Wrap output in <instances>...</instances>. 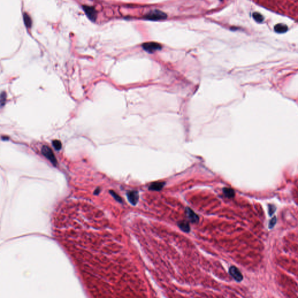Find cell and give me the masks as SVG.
<instances>
[{
  "instance_id": "10",
  "label": "cell",
  "mask_w": 298,
  "mask_h": 298,
  "mask_svg": "<svg viewBox=\"0 0 298 298\" xmlns=\"http://www.w3.org/2000/svg\"><path fill=\"white\" fill-rule=\"evenodd\" d=\"M178 226L180 228V229L183 230L185 232H189L190 231V228L189 224L185 221H182L178 222Z\"/></svg>"
},
{
  "instance_id": "14",
  "label": "cell",
  "mask_w": 298,
  "mask_h": 298,
  "mask_svg": "<svg viewBox=\"0 0 298 298\" xmlns=\"http://www.w3.org/2000/svg\"><path fill=\"white\" fill-rule=\"evenodd\" d=\"M23 18H24V22L26 26L28 27H30V26L31 24V20L30 16L28 15H27V13H24L23 15Z\"/></svg>"
},
{
  "instance_id": "16",
  "label": "cell",
  "mask_w": 298,
  "mask_h": 298,
  "mask_svg": "<svg viewBox=\"0 0 298 298\" xmlns=\"http://www.w3.org/2000/svg\"><path fill=\"white\" fill-rule=\"evenodd\" d=\"M276 217H274L269 221L268 228L269 229H272L275 226V225L276 224Z\"/></svg>"
},
{
  "instance_id": "3",
  "label": "cell",
  "mask_w": 298,
  "mask_h": 298,
  "mask_svg": "<svg viewBox=\"0 0 298 298\" xmlns=\"http://www.w3.org/2000/svg\"><path fill=\"white\" fill-rule=\"evenodd\" d=\"M142 47L144 50L149 53H153L154 52L160 50L162 48L161 45L156 42H147L143 43Z\"/></svg>"
},
{
  "instance_id": "2",
  "label": "cell",
  "mask_w": 298,
  "mask_h": 298,
  "mask_svg": "<svg viewBox=\"0 0 298 298\" xmlns=\"http://www.w3.org/2000/svg\"><path fill=\"white\" fill-rule=\"evenodd\" d=\"M41 152L44 157H45L54 166L57 164L56 158L52 150L47 146H43L41 148Z\"/></svg>"
},
{
  "instance_id": "11",
  "label": "cell",
  "mask_w": 298,
  "mask_h": 298,
  "mask_svg": "<svg viewBox=\"0 0 298 298\" xmlns=\"http://www.w3.org/2000/svg\"><path fill=\"white\" fill-rule=\"evenodd\" d=\"M223 193L225 196L228 198H232L235 196V191L231 188L224 187L223 189Z\"/></svg>"
},
{
  "instance_id": "13",
  "label": "cell",
  "mask_w": 298,
  "mask_h": 298,
  "mask_svg": "<svg viewBox=\"0 0 298 298\" xmlns=\"http://www.w3.org/2000/svg\"><path fill=\"white\" fill-rule=\"evenodd\" d=\"M6 93L5 91L2 92L0 94V107H2L5 105V101H6Z\"/></svg>"
},
{
  "instance_id": "17",
  "label": "cell",
  "mask_w": 298,
  "mask_h": 298,
  "mask_svg": "<svg viewBox=\"0 0 298 298\" xmlns=\"http://www.w3.org/2000/svg\"><path fill=\"white\" fill-rule=\"evenodd\" d=\"M275 207L274 205H268V214L269 215H272L274 212L275 211Z\"/></svg>"
},
{
  "instance_id": "18",
  "label": "cell",
  "mask_w": 298,
  "mask_h": 298,
  "mask_svg": "<svg viewBox=\"0 0 298 298\" xmlns=\"http://www.w3.org/2000/svg\"><path fill=\"white\" fill-rule=\"evenodd\" d=\"M111 193L112 195L113 196V197H114V198H115L117 201H120V202H121V201H122V199H121V198H120V197L118 194H116L115 192H113V191H111Z\"/></svg>"
},
{
  "instance_id": "12",
  "label": "cell",
  "mask_w": 298,
  "mask_h": 298,
  "mask_svg": "<svg viewBox=\"0 0 298 298\" xmlns=\"http://www.w3.org/2000/svg\"><path fill=\"white\" fill-rule=\"evenodd\" d=\"M253 18L254 19V20H255L256 22H259V23L262 22L263 21V20H264V17H263V16H262L261 14H260V13H258V12H254V13H253Z\"/></svg>"
},
{
  "instance_id": "9",
  "label": "cell",
  "mask_w": 298,
  "mask_h": 298,
  "mask_svg": "<svg viewBox=\"0 0 298 298\" xmlns=\"http://www.w3.org/2000/svg\"><path fill=\"white\" fill-rule=\"evenodd\" d=\"M165 182H157L151 183L149 186V189L152 190H160L164 186Z\"/></svg>"
},
{
  "instance_id": "5",
  "label": "cell",
  "mask_w": 298,
  "mask_h": 298,
  "mask_svg": "<svg viewBox=\"0 0 298 298\" xmlns=\"http://www.w3.org/2000/svg\"><path fill=\"white\" fill-rule=\"evenodd\" d=\"M229 274L237 282H240L243 279L241 272L235 266H231L229 269Z\"/></svg>"
},
{
  "instance_id": "7",
  "label": "cell",
  "mask_w": 298,
  "mask_h": 298,
  "mask_svg": "<svg viewBox=\"0 0 298 298\" xmlns=\"http://www.w3.org/2000/svg\"><path fill=\"white\" fill-rule=\"evenodd\" d=\"M129 201L133 205L136 204L139 200V193L137 191H130L127 193Z\"/></svg>"
},
{
  "instance_id": "15",
  "label": "cell",
  "mask_w": 298,
  "mask_h": 298,
  "mask_svg": "<svg viewBox=\"0 0 298 298\" xmlns=\"http://www.w3.org/2000/svg\"><path fill=\"white\" fill-rule=\"evenodd\" d=\"M52 146H54L55 149L56 150H61V148L62 147L61 142L59 140H54L52 141Z\"/></svg>"
},
{
  "instance_id": "4",
  "label": "cell",
  "mask_w": 298,
  "mask_h": 298,
  "mask_svg": "<svg viewBox=\"0 0 298 298\" xmlns=\"http://www.w3.org/2000/svg\"><path fill=\"white\" fill-rule=\"evenodd\" d=\"M83 8L88 18L92 22H95L97 18V12L95 9L92 6L87 5L83 6Z\"/></svg>"
},
{
  "instance_id": "1",
  "label": "cell",
  "mask_w": 298,
  "mask_h": 298,
  "mask_svg": "<svg viewBox=\"0 0 298 298\" xmlns=\"http://www.w3.org/2000/svg\"><path fill=\"white\" fill-rule=\"evenodd\" d=\"M167 15L165 13L157 9L151 10L144 16L145 19L152 21L164 20L165 19Z\"/></svg>"
},
{
  "instance_id": "8",
  "label": "cell",
  "mask_w": 298,
  "mask_h": 298,
  "mask_svg": "<svg viewBox=\"0 0 298 298\" xmlns=\"http://www.w3.org/2000/svg\"><path fill=\"white\" fill-rule=\"evenodd\" d=\"M288 30V26L284 24L279 23L275 26L274 30L278 33H283L287 31Z\"/></svg>"
},
{
  "instance_id": "6",
  "label": "cell",
  "mask_w": 298,
  "mask_h": 298,
  "mask_svg": "<svg viewBox=\"0 0 298 298\" xmlns=\"http://www.w3.org/2000/svg\"><path fill=\"white\" fill-rule=\"evenodd\" d=\"M185 212L187 217L192 223H197L199 221V218L198 215L191 209L189 207H186Z\"/></svg>"
},
{
  "instance_id": "19",
  "label": "cell",
  "mask_w": 298,
  "mask_h": 298,
  "mask_svg": "<svg viewBox=\"0 0 298 298\" xmlns=\"http://www.w3.org/2000/svg\"><path fill=\"white\" fill-rule=\"evenodd\" d=\"M221 1H222V0H221Z\"/></svg>"
}]
</instances>
